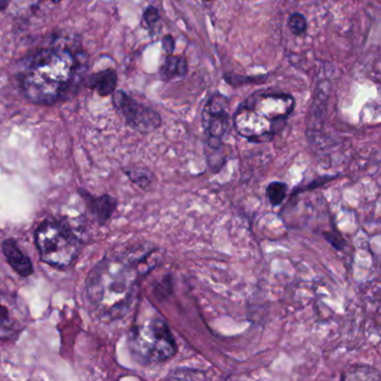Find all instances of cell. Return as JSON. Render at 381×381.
Listing matches in <instances>:
<instances>
[{
    "mask_svg": "<svg viewBox=\"0 0 381 381\" xmlns=\"http://www.w3.org/2000/svg\"><path fill=\"white\" fill-rule=\"evenodd\" d=\"M205 1H210V0H205Z\"/></svg>",
    "mask_w": 381,
    "mask_h": 381,
    "instance_id": "cell-22",
    "label": "cell"
},
{
    "mask_svg": "<svg viewBox=\"0 0 381 381\" xmlns=\"http://www.w3.org/2000/svg\"><path fill=\"white\" fill-rule=\"evenodd\" d=\"M296 101L285 93L262 92L246 99L234 116V127L251 142H269L287 125Z\"/></svg>",
    "mask_w": 381,
    "mask_h": 381,
    "instance_id": "cell-3",
    "label": "cell"
},
{
    "mask_svg": "<svg viewBox=\"0 0 381 381\" xmlns=\"http://www.w3.org/2000/svg\"><path fill=\"white\" fill-rule=\"evenodd\" d=\"M112 103L125 118L127 127L140 133H150L161 127L163 119L157 111L134 100L123 91H114Z\"/></svg>",
    "mask_w": 381,
    "mask_h": 381,
    "instance_id": "cell-7",
    "label": "cell"
},
{
    "mask_svg": "<svg viewBox=\"0 0 381 381\" xmlns=\"http://www.w3.org/2000/svg\"><path fill=\"white\" fill-rule=\"evenodd\" d=\"M168 378L177 379V380H203L205 379V373L200 370L189 369V368H177L172 370Z\"/></svg>",
    "mask_w": 381,
    "mask_h": 381,
    "instance_id": "cell-16",
    "label": "cell"
},
{
    "mask_svg": "<svg viewBox=\"0 0 381 381\" xmlns=\"http://www.w3.org/2000/svg\"><path fill=\"white\" fill-rule=\"evenodd\" d=\"M152 249L138 247L125 254L104 257L91 269L86 292L95 314L103 321L121 319L132 307L140 275L152 265Z\"/></svg>",
    "mask_w": 381,
    "mask_h": 381,
    "instance_id": "cell-2",
    "label": "cell"
},
{
    "mask_svg": "<svg viewBox=\"0 0 381 381\" xmlns=\"http://www.w3.org/2000/svg\"><path fill=\"white\" fill-rule=\"evenodd\" d=\"M3 251L9 265L12 266L17 274L21 275V276H30L33 274L34 269L32 260L21 251L16 240L12 238L3 240Z\"/></svg>",
    "mask_w": 381,
    "mask_h": 381,
    "instance_id": "cell-10",
    "label": "cell"
},
{
    "mask_svg": "<svg viewBox=\"0 0 381 381\" xmlns=\"http://www.w3.org/2000/svg\"><path fill=\"white\" fill-rule=\"evenodd\" d=\"M188 64L185 57L176 56L174 54L167 55L163 66L160 68V77L165 82L181 80L186 76Z\"/></svg>",
    "mask_w": 381,
    "mask_h": 381,
    "instance_id": "cell-12",
    "label": "cell"
},
{
    "mask_svg": "<svg viewBox=\"0 0 381 381\" xmlns=\"http://www.w3.org/2000/svg\"><path fill=\"white\" fill-rule=\"evenodd\" d=\"M118 84V73L113 68H105L103 71L85 77L84 86L86 89L96 91L101 96H109L113 94Z\"/></svg>",
    "mask_w": 381,
    "mask_h": 381,
    "instance_id": "cell-11",
    "label": "cell"
},
{
    "mask_svg": "<svg viewBox=\"0 0 381 381\" xmlns=\"http://www.w3.org/2000/svg\"><path fill=\"white\" fill-rule=\"evenodd\" d=\"M50 1H52V3H61L62 0H50Z\"/></svg>",
    "mask_w": 381,
    "mask_h": 381,
    "instance_id": "cell-21",
    "label": "cell"
},
{
    "mask_svg": "<svg viewBox=\"0 0 381 381\" xmlns=\"http://www.w3.org/2000/svg\"><path fill=\"white\" fill-rule=\"evenodd\" d=\"M159 10L156 7L149 6L143 12V21L149 27H154L159 21Z\"/></svg>",
    "mask_w": 381,
    "mask_h": 381,
    "instance_id": "cell-18",
    "label": "cell"
},
{
    "mask_svg": "<svg viewBox=\"0 0 381 381\" xmlns=\"http://www.w3.org/2000/svg\"><path fill=\"white\" fill-rule=\"evenodd\" d=\"M30 312L24 302L15 294L0 292V339L18 337L26 328Z\"/></svg>",
    "mask_w": 381,
    "mask_h": 381,
    "instance_id": "cell-8",
    "label": "cell"
},
{
    "mask_svg": "<svg viewBox=\"0 0 381 381\" xmlns=\"http://www.w3.org/2000/svg\"><path fill=\"white\" fill-rule=\"evenodd\" d=\"M9 0H0V12H3L8 7Z\"/></svg>",
    "mask_w": 381,
    "mask_h": 381,
    "instance_id": "cell-20",
    "label": "cell"
},
{
    "mask_svg": "<svg viewBox=\"0 0 381 381\" xmlns=\"http://www.w3.org/2000/svg\"><path fill=\"white\" fill-rule=\"evenodd\" d=\"M287 26H289L291 32H292L294 35L302 36L307 33V21L305 16L302 15V14L294 12V14H292L290 18H289Z\"/></svg>",
    "mask_w": 381,
    "mask_h": 381,
    "instance_id": "cell-17",
    "label": "cell"
},
{
    "mask_svg": "<svg viewBox=\"0 0 381 381\" xmlns=\"http://www.w3.org/2000/svg\"><path fill=\"white\" fill-rule=\"evenodd\" d=\"M41 260L55 267H68L76 260L81 243L71 227L59 220H45L35 233Z\"/></svg>",
    "mask_w": 381,
    "mask_h": 381,
    "instance_id": "cell-5",
    "label": "cell"
},
{
    "mask_svg": "<svg viewBox=\"0 0 381 381\" xmlns=\"http://www.w3.org/2000/svg\"><path fill=\"white\" fill-rule=\"evenodd\" d=\"M129 179L142 189H149L154 181V172L147 168H131L125 170Z\"/></svg>",
    "mask_w": 381,
    "mask_h": 381,
    "instance_id": "cell-14",
    "label": "cell"
},
{
    "mask_svg": "<svg viewBox=\"0 0 381 381\" xmlns=\"http://www.w3.org/2000/svg\"><path fill=\"white\" fill-rule=\"evenodd\" d=\"M228 104L226 96L215 93L207 101L201 114V123L206 136L208 166L214 172H218L225 163L223 139L229 127Z\"/></svg>",
    "mask_w": 381,
    "mask_h": 381,
    "instance_id": "cell-6",
    "label": "cell"
},
{
    "mask_svg": "<svg viewBox=\"0 0 381 381\" xmlns=\"http://www.w3.org/2000/svg\"><path fill=\"white\" fill-rule=\"evenodd\" d=\"M342 380H380L378 370L370 366H352L341 375Z\"/></svg>",
    "mask_w": 381,
    "mask_h": 381,
    "instance_id": "cell-13",
    "label": "cell"
},
{
    "mask_svg": "<svg viewBox=\"0 0 381 381\" xmlns=\"http://www.w3.org/2000/svg\"><path fill=\"white\" fill-rule=\"evenodd\" d=\"M127 343L134 359L142 364H163L177 353V342L163 318L133 325Z\"/></svg>",
    "mask_w": 381,
    "mask_h": 381,
    "instance_id": "cell-4",
    "label": "cell"
},
{
    "mask_svg": "<svg viewBox=\"0 0 381 381\" xmlns=\"http://www.w3.org/2000/svg\"><path fill=\"white\" fill-rule=\"evenodd\" d=\"M174 39L172 35H166L163 37V48L165 50V53L167 55H170V54H174Z\"/></svg>",
    "mask_w": 381,
    "mask_h": 381,
    "instance_id": "cell-19",
    "label": "cell"
},
{
    "mask_svg": "<svg viewBox=\"0 0 381 381\" xmlns=\"http://www.w3.org/2000/svg\"><path fill=\"white\" fill-rule=\"evenodd\" d=\"M80 192L81 197H83L86 207L92 217L100 225L107 224L116 212V199L109 195L95 197L84 190H80Z\"/></svg>",
    "mask_w": 381,
    "mask_h": 381,
    "instance_id": "cell-9",
    "label": "cell"
},
{
    "mask_svg": "<svg viewBox=\"0 0 381 381\" xmlns=\"http://www.w3.org/2000/svg\"><path fill=\"white\" fill-rule=\"evenodd\" d=\"M83 48L74 37L59 36L48 48H37L19 63V86L27 100L53 105L73 98L85 81Z\"/></svg>",
    "mask_w": 381,
    "mask_h": 381,
    "instance_id": "cell-1",
    "label": "cell"
},
{
    "mask_svg": "<svg viewBox=\"0 0 381 381\" xmlns=\"http://www.w3.org/2000/svg\"><path fill=\"white\" fill-rule=\"evenodd\" d=\"M266 192H267V197H269V203L273 207H278V206H281L287 198L289 187L287 183H282V181H273V183H269V186L266 188Z\"/></svg>",
    "mask_w": 381,
    "mask_h": 381,
    "instance_id": "cell-15",
    "label": "cell"
}]
</instances>
